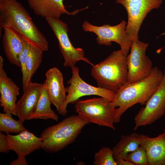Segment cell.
I'll return each instance as SVG.
<instances>
[{
	"label": "cell",
	"instance_id": "obj_1",
	"mask_svg": "<svg viewBox=\"0 0 165 165\" xmlns=\"http://www.w3.org/2000/svg\"><path fill=\"white\" fill-rule=\"evenodd\" d=\"M10 28L29 43L43 52L49 43L32 20L26 9L17 0H0V36L4 27Z\"/></svg>",
	"mask_w": 165,
	"mask_h": 165
},
{
	"label": "cell",
	"instance_id": "obj_2",
	"mask_svg": "<svg viewBox=\"0 0 165 165\" xmlns=\"http://www.w3.org/2000/svg\"><path fill=\"white\" fill-rule=\"evenodd\" d=\"M163 72L157 67H153L145 78L134 82H127L116 93L112 101L116 107L114 123H118L125 111L135 104L145 105L160 86Z\"/></svg>",
	"mask_w": 165,
	"mask_h": 165
},
{
	"label": "cell",
	"instance_id": "obj_3",
	"mask_svg": "<svg viewBox=\"0 0 165 165\" xmlns=\"http://www.w3.org/2000/svg\"><path fill=\"white\" fill-rule=\"evenodd\" d=\"M91 74L98 87L116 92L127 82V56L120 50L114 51L92 66Z\"/></svg>",
	"mask_w": 165,
	"mask_h": 165
},
{
	"label": "cell",
	"instance_id": "obj_4",
	"mask_svg": "<svg viewBox=\"0 0 165 165\" xmlns=\"http://www.w3.org/2000/svg\"><path fill=\"white\" fill-rule=\"evenodd\" d=\"M89 123L78 115H72L45 129L41 135V147L45 152L54 153L73 143Z\"/></svg>",
	"mask_w": 165,
	"mask_h": 165
},
{
	"label": "cell",
	"instance_id": "obj_5",
	"mask_svg": "<svg viewBox=\"0 0 165 165\" xmlns=\"http://www.w3.org/2000/svg\"><path fill=\"white\" fill-rule=\"evenodd\" d=\"M112 101L102 97L78 100L75 108L83 119L115 130L113 123L116 108Z\"/></svg>",
	"mask_w": 165,
	"mask_h": 165
},
{
	"label": "cell",
	"instance_id": "obj_6",
	"mask_svg": "<svg viewBox=\"0 0 165 165\" xmlns=\"http://www.w3.org/2000/svg\"><path fill=\"white\" fill-rule=\"evenodd\" d=\"M72 70V77L67 82L69 86L66 87L68 94L63 104L58 111L59 114L66 116L68 112L67 110L68 105L76 102L80 98L84 96L97 95L111 101L113 100L116 92L87 83L80 77L77 67L75 66Z\"/></svg>",
	"mask_w": 165,
	"mask_h": 165
},
{
	"label": "cell",
	"instance_id": "obj_7",
	"mask_svg": "<svg viewBox=\"0 0 165 165\" xmlns=\"http://www.w3.org/2000/svg\"><path fill=\"white\" fill-rule=\"evenodd\" d=\"M45 19L56 36L60 51L64 59V67L72 68L79 61H85L92 66L94 65L84 57V52L80 48H75L68 37V29L66 24L58 18L47 17Z\"/></svg>",
	"mask_w": 165,
	"mask_h": 165
},
{
	"label": "cell",
	"instance_id": "obj_8",
	"mask_svg": "<svg viewBox=\"0 0 165 165\" xmlns=\"http://www.w3.org/2000/svg\"><path fill=\"white\" fill-rule=\"evenodd\" d=\"M127 23L123 20L120 23L115 26L105 24L98 26L94 25L85 20L82 28L86 32H91L97 35V42L100 45L110 46L112 42H115L120 46L123 53L127 56L132 42L127 35L126 31Z\"/></svg>",
	"mask_w": 165,
	"mask_h": 165
},
{
	"label": "cell",
	"instance_id": "obj_9",
	"mask_svg": "<svg viewBox=\"0 0 165 165\" xmlns=\"http://www.w3.org/2000/svg\"><path fill=\"white\" fill-rule=\"evenodd\" d=\"M116 3L122 5L128 14V20L126 31L132 41L138 40V33L146 15L152 9L158 8L162 0H115Z\"/></svg>",
	"mask_w": 165,
	"mask_h": 165
},
{
	"label": "cell",
	"instance_id": "obj_10",
	"mask_svg": "<svg viewBox=\"0 0 165 165\" xmlns=\"http://www.w3.org/2000/svg\"><path fill=\"white\" fill-rule=\"evenodd\" d=\"M148 43L138 40L133 41L130 53L127 56L128 69L127 82L142 80L151 73L152 63L146 54Z\"/></svg>",
	"mask_w": 165,
	"mask_h": 165
},
{
	"label": "cell",
	"instance_id": "obj_11",
	"mask_svg": "<svg viewBox=\"0 0 165 165\" xmlns=\"http://www.w3.org/2000/svg\"><path fill=\"white\" fill-rule=\"evenodd\" d=\"M159 87L134 117L133 130L155 122L165 114V69Z\"/></svg>",
	"mask_w": 165,
	"mask_h": 165
},
{
	"label": "cell",
	"instance_id": "obj_12",
	"mask_svg": "<svg viewBox=\"0 0 165 165\" xmlns=\"http://www.w3.org/2000/svg\"><path fill=\"white\" fill-rule=\"evenodd\" d=\"M9 150L15 152L18 157H25L31 152L41 148L42 140L27 130L16 135L6 134Z\"/></svg>",
	"mask_w": 165,
	"mask_h": 165
},
{
	"label": "cell",
	"instance_id": "obj_13",
	"mask_svg": "<svg viewBox=\"0 0 165 165\" xmlns=\"http://www.w3.org/2000/svg\"><path fill=\"white\" fill-rule=\"evenodd\" d=\"M0 102L4 112L17 116L16 105L19 88L7 76L4 68L3 59L0 56Z\"/></svg>",
	"mask_w": 165,
	"mask_h": 165
},
{
	"label": "cell",
	"instance_id": "obj_14",
	"mask_svg": "<svg viewBox=\"0 0 165 165\" xmlns=\"http://www.w3.org/2000/svg\"><path fill=\"white\" fill-rule=\"evenodd\" d=\"M43 84L31 82L16 103V111L19 119L22 123L34 112L38 101Z\"/></svg>",
	"mask_w": 165,
	"mask_h": 165
},
{
	"label": "cell",
	"instance_id": "obj_15",
	"mask_svg": "<svg viewBox=\"0 0 165 165\" xmlns=\"http://www.w3.org/2000/svg\"><path fill=\"white\" fill-rule=\"evenodd\" d=\"M43 83L50 100L58 111L66 97V88L64 86L62 73L57 68L49 69L46 73Z\"/></svg>",
	"mask_w": 165,
	"mask_h": 165
},
{
	"label": "cell",
	"instance_id": "obj_16",
	"mask_svg": "<svg viewBox=\"0 0 165 165\" xmlns=\"http://www.w3.org/2000/svg\"><path fill=\"white\" fill-rule=\"evenodd\" d=\"M139 140L146 151L148 165H165V134L154 138L141 134Z\"/></svg>",
	"mask_w": 165,
	"mask_h": 165
},
{
	"label": "cell",
	"instance_id": "obj_17",
	"mask_svg": "<svg viewBox=\"0 0 165 165\" xmlns=\"http://www.w3.org/2000/svg\"><path fill=\"white\" fill-rule=\"evenodd\" d=\"M2 46L5 55L9 62L20 68V54L26 41L12 29L4 27Z\"/></svg>",
	"mask_w": 165,
	"mask_h": 165
},
{
	"label": "cell",
	"instance_id": "obj_18",
	"mask_svg": "<svg viewBox=\"0 0 165 165\" xmlns=\"http://www.w3.org/2000/svg\"><path fill=\"white\" fill-rule=\"evenodd\" d=\"M29 5L35 13L45 18H58L62 14L75 15L79 11L88 8L76 10L70 13L67 11L63 0H28Z\"/></svg>",
	"mask_w": 165,
	"mask_h": 165
},
{
	"label": "cell",
	"instance_id": "obj_19",
	"mask_svg": "<svg viewBox=\"0 0 165 165\" xmlns=\"http://www.w3.org/2000/svg\"><path fill=\"white\" fill-rule=\"evenodd\" d=\"M52 103L48 96L44 84L41 94L34 112L29 116L27 120L51 119L56 122L58 120V116L51 108Z\"/></svg>",
	"mask_w": 165,
	"mask_h": 165
},
{
	"label": "cell",
	"instance_id": "obj_20",
	"mask_svg": "<svg viewBox=\"0 0 165 165\" xmlns=\"http://www.w3.org/2000/svg\"><path fill=\"white\" fill-rule=\"evenodd\" d=\"M140 135L133 132L129 135H121L119 141L112 149L115 160L124 159L127 154L139 147Z\"/></svg>",
	"mask_w": 165,
	"mask_h": 165
},
{
	"label": "cell",
	"instance_id": "obj_21",
	"mask_svg": "<svg viewBox=\"0 0 165 165\" xmlns=\"http://www.w3.org/2000/svg\"><path fill=\"white\" fill-rule=\"evenodd\" d=\"M9 113H0V132L19 134L27 129L20 121L14 119Z\"/></svg>",
	"mask_w": 165,
	"mask_h": 165
},
{
	"label": "cell",
	"instance_id": "obj_22",
	"mask_svg": "<svg viewBox=\"0 0 165 165\" xmlns=\"http://www.w3.org/2000/svg\"><path fill=\"white\" fill-rule=\"evenodd\" d=\"M28 44L26 65L29 78L31 80L41 63L43 51L29 43Z\"/></svg>",
	"mask_w": 165,
	"mask_h": 165
},
{
	"label": "cell",
	"instance_id": "obj_23",
	"mask_svg": "<svg viewBox=\"0 0 165 165\" xmlns=\"http://www.w3.org/2000/svg\"><path fill=\"white\" fill-rule=\"evenodd\" d=\"M94 165H117L112 149L103 146L94 155Z\"/></svg>",
	"mask_w": 165,
	"mask_h": 165
},
{
	"label": "cell",
	"instance_id": "obj_24",
	"mask_svg": "<svg viewBox=\"0 0 165 165\" xmlns=\"http://www.w3.org/2000/svg\"><path fill=\"white\" fill-rule=\"evenodd\" d=\"M124 159L130 161L134 165H148L146 151L141 145L135 150L127 154Z\"/></svg>",
	"mask_w": 165,
	"mask_h": 165
},
{
	"label": "cell",
	"instance_id": "obj_25",
	"mask_svg": "<svg viewBox=\"0 0 165 165\" xmlns=\"http://www.w3.org/2000/svg\"><path fill=\"white\" fill-rule=\"evenodd\" d=\"M28 47V43L26 41L20 57V68L22 74V84L23 91L25 90L29 84L31 82L29 78L26 65Z\"/></svg>",
	"mask_w": 165,
	"mask_h": 165
},
{
	"label": "cell",
	"instance_id": "obj_26",
	"mask_svg": "<svg viewBox=\"0 0 165 165\" xmlns=\"http://www.w3.org/2000/svg\"><path fill=\"white\" fill-rule=\"evenodd\" d=\"M9 150L6 138V135L4 134L2 132H0V152L7 153Z\"/></svg>",
	"mask_w": 165,
	"mask_h": 165
},
{
	"label": "cell",
	"instance_id": "obj_27",
	"mask_svg": "<svg viewBox=\"0 0 165 165\" xmlns=\"http://www.w3.org/2000/svg\"><path fill=\"white\" fill-rule=\"evenodd\" d=\"M10 165H28L25 157H18L10 163Z\"/></svg>",
	"mask_w": 165,
	"mask_h": 165
},
{
	"label": "cell",
	"instance_id": "obj_28",
	"mask_svg": "<svg viewBox=\"0 0 165 165\" xmlns=\"http://www.w3.org/2000/svg\"><path fill=\"white\" fill-rule=\"evenodd\" d=\"M117 165H134L130 161L124 159L115 160Z\"/></svg>",
	"mask_w": 165,
	"mask_h": 165
},
{
	"label": "cell",
	"instance_id": "obj_29",
	"mask_svg": "<svg viewBox=\"0 0 165 165\" xmlns=\"http://www.w3.org/2000/svg\"><path fill=\"white\" fill-rule=\"evenodd\" d=\"M163 133L165 134V127L163 130Z\"/></svg>",
	"mask_w": 165,
	"mask_h": 165
},
{
	"label": "cell",
	"instance_id": "obj_30",
	"mask_svg": "<svg viewBox=\"0 0 165 165\" xmlns=\"http://www.w3.org/2000/svg\"><path fill=\"white\" fill-rule=\"evenodd\" d=\"M128 1H132L133 0H127Z\"/></svg>",
	"mask_w": 165,
	"mask_h": 165
},
{
	"label": "cell",
	"instance_id": "obj_31",
	"mask_svg": "<svg viewBox=\"0 0 165 165\" xmlns=\"http://www.w3.org/2000/svg\"><path fill=\"white\" fill-rule=\"evenodd\" d=\"M165 34V33H163V34Z\"/></svg>",
	"mask_w": 165,
	"mask_h": 165
}]
</instances>
